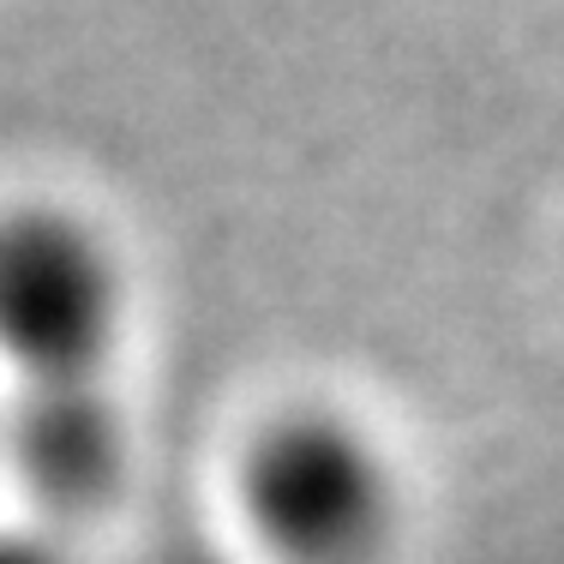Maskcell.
I'll use <instances>...</instances> for the list:
<instances>
[{
	"instance_id": "277c9868",
	"label": "cell",
	"mask_w": 564,
	"mask_h": 564,
	"mask_svg": "<svg viewBox=\"0 0 564 564\" xmlns=\"http://www.w3.org/2000/svg\"><path fill=\"white\" fill-rule=\"evenodd\" d=\"M144 564H235V558H228L223 541L210 534V541H163Z\"/></svg>"
},
{
	"instance_id": "3957f363",
	"label": "cell",
	"mask_w": 564,
	"mask_h": 564,
	"mask_svg": "<svg viewBox=\"0 0 564 564\" xmlns=\"http://www.w3.org/2000/svg\"><path fill=\"white\" fill-rule=\"evenodd\" d=\"M0 564H97V546H78L43 522L7 510L0 517Z\"/></svg>"
},
{
	"instance_id": "6da1fadb",
	"label": "cell",
	"mask_w": 564,
	"mask_h": 564,
	"mask_svg": "<svg viewBox=\"0 0 564 564\" xmlns=\"http://www.w3.org/2000/svg\"><path fill=\"white\" fill-rule=\"evenodd\" d=\"M139 271L102 210L0 198V468L12 510L97 546L139 487Z\"/></svg>"
},
{
	"instance_id": "7a4b0ae2",
	"label": "cell",
	"mask_w": 564,
	"mask_h": 564,
	"mask_svg": "<svg viewBox=\"0 0 564 564\" xmlns=\"http://www.w3.org/2000/svg\"><path fill=\"white\" fill-rule=\"evenodd\" d=\"M217 510L235 564H402L414 475L367 402L289 391L235 426Z\"/></svg>"
}]
</instances>
